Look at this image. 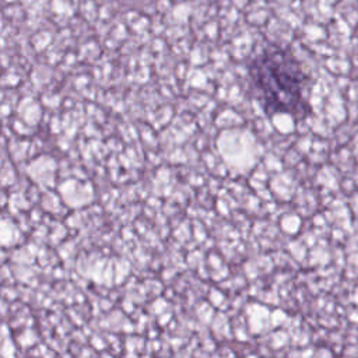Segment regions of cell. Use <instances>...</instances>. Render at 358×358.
I'll return each mask as SVG.
<instances>
[{"mask_svg": "<svg viewBox=\"0 0 358 358\" xmlns=\"http://www.w3.org/2000/svg\"><path fill=\"white\" fill-rule=\"evenodd\" d=\"M249 77L267 113H287L303 119L310 112L309 77L287 49L268 45L249 63Z\"/></svg>", "mask_w": 358, "mask_h": 358, "instance_id": "obj_1", "label": "cell"}]
</instances>
